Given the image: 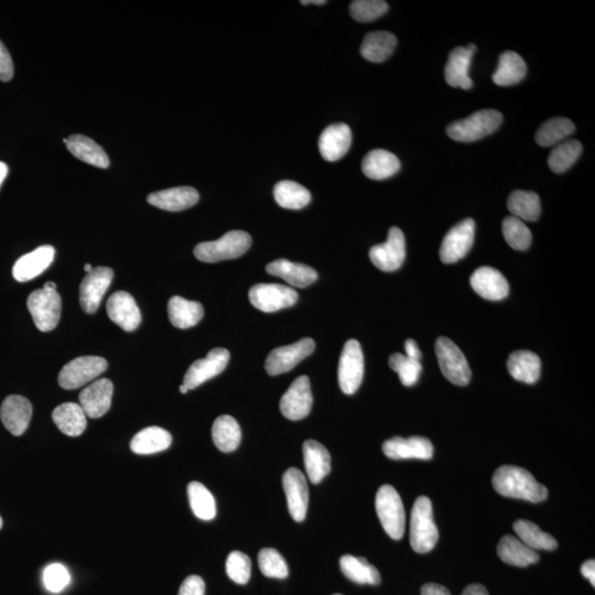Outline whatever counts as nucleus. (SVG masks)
<instances>
[{
    "instance_id": "26",
    "label": "nucleus",
    "mask_w": 595,
    "mask_h": 595,
    "mask_svg": "<svg viewBox=\"0 0 595 595\" xmlns=\"http://www.w3.org/2000/svg\"><path fill=\"white\" fill-rule=\"evenodd\" d=\"M199 192L191 186L172 187L149 194L147 201L149 204L158 209L179 212L199 202Z\"/></svg>"
},
{
    "instance_id": "33",
    "label": "nucleus",
    "mask_w": 595,
    "mask_h": 595,
    "mask_svg": "<svg viewBox=\"0 0 595 595\" xmlns=\"http://www.w3.org/2000/svg\"><path fill=\"white\" fill-rule=\"evenodd\" d=\"M498 555L505 564L521 566V568L536 564L541 559L536 550H533L532 548L527 547L518 538L512 535H506L500 540Z\"/></svg>"
},
{
    "instance_id": "16",
    "label": "nucleus",
    "mask_w": 595,
    "mask_h": 595,
    "mask_svg": "<svg viewBox=\"0 0 595 595\" xmlns=\"http://www.w3.org/2000/svg\"><path fill=\"white\" fill-rule=\"evenodd\" d=\"M229 360L227 350L218 348L210 351L205 359L195 360L191 365L184 379V385L187 390L202 385L209 379L218 376L227 368Z\"/></svg>"
},
{
    "instance_id": "62",
    "label": "nucleus",
    "mask_w": 595,
    "mask_h": 595,
    "mask_svg": "<svg viewBox=\"0 0 595 595\" xmlns=\"http://www.w3.org/2000/svg\"><path fill=\"white\" fill-rule=\"evenodd\" d=\"M187 392H189V390H187V388L185 385L180 386V393H186Z\"/></svg>"
},
{
    "instance_id": "60",
    "label": "nucleus",
    "mask_w": 595,
    "mask_h": 595,
    "mask_svg": "<svg viewBox=\"0 0 595 595\" xmlns=\"http://www.w3.org/2000/svg\"><path fill=\"white\" fill-rule=\"evenodd\" d=\"M44 289L48 290V292H56V285L53 281H49V283L45 284Z\"/></svg>"
},
{
    "instance_id": "4",
    "label": "nucleus",
    "mask_w": 595,
    "mask_h": 595,
    "mask_svg": "<svg viewBox=\"0 0 595 595\" xmlns=\"http://www.w3.org/2000/svg\"><path fill=\"white\" fill-rule=\"evenodd\" d=\"M252 237L243 231H232L225 234L219 240L203 242L194 248L196 259L203 262H218L236 260L250 250Z\"/></svg>"
},
{
    "instance_id": "14",
    "label": "nucleus",
    "mask_w": 595,
    "mask_h": 595,
    "mask_svg": "<svg viewBox=\"0 0 595 595\" xmlns=\"http://www.w3.org/2000/svg\"><path fill=\"white\" fill-rule=\"evenodd\" d=\"M406 257V242L401 228L392 227L387 241L375 245L369 251V259L378 269L393 271L400 269Z\"/></svg>"
},
{
    "instance_id": "43",
    "label": "nucleus",
    "mask_w": 595,
    "mask_h": 595,
    "mask_svg": "<svg viewBox=\"0 0 595 595\" xmlns=\"http://www.w3.org/2000/svg\"><path fill=\"white\" fill-rule=\"evenodd\" d=\"M575 130V126L568 119L564 117H557L547 120L541 126V128L536 133V143L541 147L557 146L564 143L570 135H573Z\"/></svg>"
},
{
    "instance_id": "25",
    "label": "nucleus",
    "mask_w": 595,
    "mask_h": 595,
    "mask_svg": "<svg viewBox=\"0 0 595 595\" xmlns=\"http://www.w3.org/2000/svg\"><path fill=\"white\" fill-rule=\"evenodd\" d=\"M476 45H470L467 48L458 46L449 55L444 77L450 87H460L462 90H470L473 82L468 77L473 54L475 53Z\"/></svg>"
},
{
    "instance_id": "13",
    "label": "nucleus",
    "mask_w": 595,
    "mask_h": 595,
    "mask_svg": "<svg viewBox=\"0 0 595 595\" xmlns=\"http://www.w3.org/2000/svg\"><path fill=\"white\" fill-rule=\"evenodd\" d=\"M112 277L114 271L109 267H96L84 277L79 285V303L87 315H94L98 310Z\"/></svg>"
},
{
    "instance_id": "3",
    "label": "nucleus",
    "mask_w": 595,
    "mask_h": 595,
    "mask_svg": "<svg viewBox=\"0 0 595 595\" xmlns=\"http://www.w3.org/2000/svg\"><path fill=\"white\" fill-rule=\"evenodd\" d=\"M503 115L495 110H482L467 119L454 121L447 128L449 137L460 143H473L498 130Z\"/></svg>"
},
{
    "instance_id": "15",
    "label": "nucleus",
    "mask_w": 595,
    "mask_h": 595,
    "mask_svg": "<svg viewBox=\"0 0 595 595\" xmlns=\"http://www.w3.org/2000/svg\"><path fill=\"white\" fill-rule=\"evenodd\" d=\"M313 396L310 379L300 376L292 384L280 401V411L285 418L293 421L306 418L312 409Z\"/></svg>"
},
{
    "instance_id": "31",
    "label": "nucleus",
    "mask_w": 595,
    "mask_h": 595,
    "mask_svg": "<svg viewBox=\"0 0 595 595\" xmlns=\"http://www.w3.org/2000/svg\"><path fill=\"white\" fill-rule=\"evenodd\" d=\"M168 315L173 326L178 329H189L202 320L204 309L200 302L176 296L168 303Z\"/></svg>"
},
{
    "instance_id": "23",
    "label": "nucleus",
    "mask_w": 595,
    "mask_h": 595,
    "mask_svg": "<svg viewBox=\"0 0 595 595\" xmlns=\"http://www.w3.org/2000/svg\"><path fill=\"white\" fill-rule=\"evenodd\" d=\"M55 256L54 246L44 245L28 252L16 261L12 267V276L19 283H26L37 277L49 269Z\"/></svg>"
},
{
    "instance_id": "5",
    "label": "nucleus",
    "mask_w": 595,
    "mask_h": 595,
    "mask_svg": "<svg viewBox=\"0 0 595 595\" xmlns=\"http://www.w3.org/2000/svg\"><path fill=\"white\" fill-rule=\"evenodd\" d=\"M375 504L384 531L392 540H401L405 533L406 514L401 495L392 485H383L377 492Z\"/></svg>"
},
{
    "instance_id": "21",
    "label": "nucleus",
    "mask_w": 595,
    "mask_h": 595,
    "mask_svg": "<svg viewBox=\"0 0 595 595\" xmlns=\"http://www.w3.org/2000/svg\"><path fill=\"white\" fill-rule=\"evenodd\" d=\"M31 417V402L21 395L8 396L0 407V419L3 425L9 433L17 437L26 433Z\"/></svg>"
},
{
    "instance_id": "40",
    "label": "nucleus",
    "mask_w": 595,
    "mask_h": 595,
    "mask_svg": "<svg viewBox=\"0 0 595 595\" xmlns=\"http://www.w3.org/2000/svg\"><path fill=\"white\" fill-rule=\"evenodd\" d=\"M342 573L359 584L378 585L382 578L379 571L365 558L345 555L340 560Z\"/></svg>"
},
{
    "instance_id": "22",
    "label": "nucleus",
    "mask_w": 595,
    "mask_h": 595,
    "mask_svg": "<svg viewBox=\"0 0 595 595\" xmlns=\"http://www.w3.org/2000/svg\"><path fill=\"white\" fill-rule=\"evenodd\" d=\"M352 144V131L343 123L327 126L318 139V149L325 161L335 162L348 153Z\"/></svg>"
},
{
    "instance_id": "34",
    "label": "nucleus",
    "mask_w": 595,
    "mask_h": 595,
    "mask_svg": "<svg viewBox=\"0 0 595 595\" xmlns=\"http://www.w3.org/2000/svg\"><path fill=\"white\" fill-rule=\"evenodd\" d=\"M508 368L516 381L535 384L541 377V362L538 355L531 351H516L510 354Z\"/></svg>"
},
{
    "instance_id": "46",
    "label": "nucleus",
    "mask_w": 595,
    "mask_h": 595,
    "mask_svg": "<svg viewBox=\"0 0 595 595\" xmlns=\"http://www.w3.org/2000/svg\"><path fill=\"white\" fill-rule=\"evenodd\" d=\"M503 236L508 245L516 251H526L532 244V232L521 219L513 215L504 219Z\"/></svg>"
},
{
    "instance_id": "2",
    "label": "nucleus",
    "mask_w": 595,
    "mask_h": 595,
    "mask_svg": "<svg viewBox=\"0 0 595 595\" xmlns=\"http://www.w3.org/2000/svg\"><path fill=\"white\" fill-rule=\"evenodd\" d=\"M439 540L437 525L434 521L433 503L427 496L417 499L410 519V545L418 554H427Z\"/></svg>"
},
{
    "instance_id": "20",
    "label": "nucleus",
    "mask_w": 595,
    "mask_h": 595,
    "mask_svg": "<svg viewBox=\"0 0 595 595\" xmlns=\"http://www.w3.org/2000/svg\"><path fill=\"white\" fill-rule=\"evenodd\" d=\"M106 309L111 320L126 332L135 331L142 322V313L134 297L128 293H112Z\"/></svg>"
},
{
    "instance_id": "24",
    "label": "nucleus",
    "mask_w": 595,
    "mask_h": 595,
    "mask_svg": "<svg viewBox=\"0 0 595 595\" xmlns=\"http://www.w3.org/2000/svg\"><path fill=\"white\" fill-rule=\"evenodd\" d=\"M470 284L479 296L492 302H499L508 297L509 293L508 280L492 267L477 269L471 276Z\"/></svg>"
},
{
    "instance_id": "50",
    "label": "nucleus",
    "mask_w": 595,
    "mask_h": 595,
    "mask_svg": "<svg viewBox=\"0 0 595 595\" xmlns=\"http://www.w3.org/2000/svg\"><path fill=\"white\" fill-rule=\"evenodd\" d=\"M227 574L237 584H246L251 579L252 561L241 551H233L227 557Z\"/></svg>"
},
{
    "instance_id": "1",
    "label": "nucleus",
    "mask_w": 595,
    "mask_h": 595,
    "mask_svg": "<svg viewBox=\"0 0 595 595\" xmlns=\"http://www.w3.org/2000/svg\"><path fill=\"white\" fill-rule=\"evenodd\" d=\"M492 482L495 491L506 498L525 500L532 503H541L548 498L547 487L536 481L531 472L519 467H499Z\"/></svg>"
},
{
    "instance_id": "8",
    "label": "nucleus",
    "mask_w": 595,
    "mask_h": 595,
    "mask_svg": "<svg viewBox=\"0 0 595 595\" xmlns=\"http://www.w3.org/2000/svg\"><path fill=\"white\" fill-rule=\"evenodd\" d=\"M27 306L37 330L50 332L58 326L62 308L58 293L37 289L28 298Z\"/></svg>"
},
{
    "instance_id": "39",
    "label": "nucleus",
    "mask_w": 595,
    "mask_h": 595,
    "mask_svg": "<svg viewBox=\"0 0 595 595\" xmlns=\"http://www.w3.org/2000/svg\"><path fill=\"white\" fill-rule=\"evenodd\" d=\"M508 208L513 217L535 222L541 217V199L535 192L516 190L508 196Z\"/></svg>"
},
{
    "instance_id": "54",
    "label": "nucleus",
    "mask_w": 595,
    "mask_h": 595,
    "mask_svg": "<svg viewBox=\"0 0 595 595\" xmlns=\"http://www.w3.org/2000/svg\"><path fill=\"white\" fill-rule=\"evenodd\" d=\"M421 595H451L443 585L437 583H427L421 588Z\"/></svg>"
},
{
    "instance_id": "35",
    "label": "nucleus",
    "mask_w": 595,
    "mask_h": 595,
    "mask_svg": "<svg viewBox=\"0 0 595 595\" xmlns=\"http://www.w3.org/2000/svg\"><path fill=\"white\" fill-rule=\"evenodd\" d=\"M397 45V37L388 31L369 32L360 45V54L373 63H381L390 58Z\"/></svg>"
},
{
    "instance_id": "42",
    "label": "nucleus",
    "mask_w": 595,
    "mask_h": 595,
    "mask_svg": "<svg viewBox=\"0 0 595 595\" xmlns=\"http://www.w3.org/2000/svg\"><path fill=\"white\" fill-rule=\"evenodd\" d=\"M276 202L284 209L300 210L310 203L311 194L294 181L284 180L274 187Z\"/></svg>"
},
{
    "instance_id": "28",
    "label": "nucleus",
    "mask_w": 595,
    "mask_h": 595,
    "mask_svg": "<svg viewBox=\"0 0 595 595\" xmlns=\"http://www.w3.org/2000/svg\"><path fill=\"white\" fill-rule=\"evenodd\" d=\"M303 459L311 483L318 484L331 472V456L325 446L316 440L303 443Z\"/></svg>"
},
{
    "instance_id": "38",
    "label": "nucleus",
    "mask_w": 595,
    "mask_h": 595,
    "mask_svg": "<svg viewBox=\"0 0 595 595\" xmlns=\"http://www.w3.org/2000/svg\"><path fill=\"white\" fill-rule=\"evenodd\" d=\"M212 438L215 447L222 452L236 451L242 440L240 425L231 416L219 417L213 424Z\"/></svg>"
},
{
    "instance_id": "48",
    "label": "nucleus",
    "mask_w": 595,
    "mask_h": 595,
    "mask_svg": "<svg viewBox=\"0 0 595 595\" xmlns=\"http://www.w3.org/2000/svg\"><path fill=\"white\" fill-rule=\"evenodd\" d=\"M390 367L393 372L400 375L402 385L407 387L414 386L418 382L421 371H423L419 360L411 359L401 353L391 356Z\"/></svg>"
},
{
    "instance_id": "55",
    "label": "nucleus",
    "mask_w": 595,
    "mask_h": 595,
    "mask_svg": "<svg viewBox=\"0 0 595 595\" xmlns=\"http://www.w3.org/2000/svg\"><path fill=\"white\" fill-rule=\"evenodd\" d=\"M405 350L406 356L411 359L419 360L421 359V352L418 344L416 343L415 340H407L405 342Z\"/></svg>"
},
{
    "instance_id": "6",
    "label": "nucleus",
    "mask_w": 595,
    "mask_h": 595,
    "mask_svg": "<svg viewBox=\"0 0 595 595\" xmlns=\"http://www.w3.org/2000/svg\"><path fill=\"white\" fill-rule=\"evenodd\" d=\"M440 369L448 381L458 386H467L471 381V368L465 354L448 337H439L435 342Z\"/></svg>"
},
{
    "instance_id": "29",
    "label": "nucleus",
    "mask_w": 595,
    "mask_h": 595,
    "mask_svg": "<svg viewBox=\"0 0 595 595\" xmlns=\"http://www.w3.org/2000/svg\"><path fill=\"white\" fill-rule=\"evenodd\" d=\"M63 143L67 144L69 152L79 161L97 168L110 167V159L105 150L87 136L72 135L68 139H63Z\"/></svg>"
},
{
    "instance_id": "64",
    "label": "nucleus",
    "mask_w": 595,
    "mask_h": 595,
    "mask_svg": "<svg viewBox=\"0 0 595 595\" xmlns=\"http://www.w3.org/2000/svg\"><path fill=\"white\" fill-rule=\"evenodd\" d=\"M335 595H342V594H335Z\"/></svg>"
},
{
    "instance_id": "61",
    "label": "nucleus",
    "mask_w": 595,
    "mask_h": 595,
    "mask_svg": "<svg viewBox=\"0 0 595 595\" xmlns=\"http://www.w3.org/2000/svg\"><path fill=\"white\" fill-rule=\"evenodd\" d=\"M92 269H93V267H92L91 264H87L86 266H84V270H86L87 274L90 273V271Z\"/></svg>"
},
{
    "instance_id": "37",
    "label": "nucleus",
    "mask_w": 595,
    "mask_h": 595,
    "mask_svg": "<svg viewBox=\"0 0 595 595\" xmlns=\"http://www.w3.org/2000/svg\"><path fill=\"white\" fill-rule=\"evenodd\" d=\"M527 65L522 56L513 51H506L500 56L499 67L493 74V81L499 87H510L526 77Z\"/></svg>"
},
{
    "instance_id": "18",
    "label": "nucleus",
    "mask_w": 595,
    "mask_h": 595,
    "mask_svg": "<svg viewBox=\"0 0 595 595\" xmlns=\"http://www.w3.org/2000/svg\"><path fill=\"white\" fill-rule=\"evenodd\" d=\"M114 386L110 379L102 378L84 388L79 393V405L86 412L87 417L92 419L101 418L112 406V397Z\"/></svg>"
},
{
    "instance_id": "47",
    "label": "nucleus",
    "mask_w": 595,
    "mask_h": 595,
    "mask_svg": "<svg viewBox=\"0 0 595 595\" xmlns=\"http://www.w3.org/2000/svg\"><path fill=\"white\" fill-rule=\"evenodd\" d=\"M259 565L262 574L269 578L285 579L289 575L287 562L273 548H264L260 551Z\"/></svg>"
},
{
    "instance_id": "57",
    "label": "nucleus",
    "mask_w": 595,
    "mask_h": 595,
    "mask_svg": "<svg viewBox=\"0 0 595 595\" xmlns=\"http://www.w3.org/2000/svg\"><path fill=\"white\" fill-rule=\"evenodd\" d=\"M461 595H490L486 588L482 584H471L468 585Z\"/></svg>"
},
{
    "instance_id": "59",
    "label": "nucleus",
    "mask_w": 595,
    "mask_h": 595,
    "mask_svg": "<svg viewBox=\"0 0 595 595\" xmlns=\"http://www.w3.org/2000/svg\"><path fill=\"white\" fill-rule=\"evenodd\" d=\"M302 4H326V0H302V2H300Z\"/></svg>"
},
{
    "instance_id": "51",
    "label": "nucleus",
    "mask_w": 595,
    "mask_h": 595,
    "mask_svg": "<svg viewBox=\"0 0 595 595\" xmlns=\"http://www.w3.org/2000/svg\"><path fill=\"white\" fill-rule=\"evenodd\" d=\"M44 583L45 588L51 592L62 591L70 583V574L67 568L60 564L46 566L44 573Z\"/></svg>"
},
{
    "instance_id": "30",
    "label": "nucleus",
    "mask_w": 595,
    "mask_h": 595,
    "mask_svg": "<svg viewBox=\"0 0 595 595\" xmlns=\"http://www.w3.org/2000/svg\"><path fill=\"white\" fill-rule=\"evenodd\" d=\"M401 169V161L395 154L384 149H375L363 159L364 175L372 180H384L396 175Z\"/></svg>"
},
{
    "instance_id": "19",
    "label": "nucleus",
    "mask_w": 595,
    "mask_h": 595,
    "mask_svg": "<svg viewBox=\"0 0 595 595\" xmlns=\"http://www.w3.org/2000/svg\"><path fill=\"white\" fill-rule=\"evenodd\" d=\"M383 452L392 460H406V459L430 460L434 456V446L429 439L424 437L407 439L395 437L384 442Z\"/></svg>"
},
{
    "instance_id": "10",
    "label": "nucleus",
    "mask_w": 595,
    "mask_h": 595,
    "mask_svg": "<svg viewBox=\"0 0 595 595\" xmlns=\"http://www.w3.org/2000/svg\"><path fill=\"white\" fill-rule=\"evenodd\" d=\"M296 290L279 284H259L250 290V302L256 309L273 313L293 307L298 302Z\"/></svg>"
},
{
    "instance_id": "58",
    "label": "nucleus",
    "mask_w": 595,
    "mask_h": 595,
    "mask_svg": "<svg viewBox=\"0 0 595 595\" xmlns=\"http://www.w3.org/2000/svg\"><path fill=\"white\" fill-rule=\"evenodd\" d=\"M8 175V166L6 163L0 161V186L4 184V179Z\"/></svg>"
},
{
    "instance_id": "12",
    "label": "nucleus",
    "mask_w": 595,
    "mask_h": 595,
    "mask_svg": "<svg viewBox=\"0 0 595 595\" xmlns=\"http://www.w3.org/2000/svg\"><path fill=\"white\" fill-rule=\"evenodd\" d=\"M475 237V223L467 219L450 229L440 247V259L444 264H453L465 259L471 251Z\"/></svg>"
},
{
    "instance_id": "7",
    "label": "nucleus",
    "mask_w": 595,
    "mask_h": 595,
    "mask_svg": "<svg viewBox=\"0 0 595 595\" xmlns=\"http://www.w3.org/2000/svg\"><path fill=\"white\" fill-rule=\"evenodd\" d=\"M109 367L100 356H81L64 365L59 374L60 386L64 390H77L87 385L104 373Z\"/></svg>"
},
{
    "instance_id": "49",
    "label": "nucleus",
    "mask_w": 595,
    "mask_h": 595,
    "mask_svg": "<svg viewBox=\"0 0 595 595\" xmlns=\"http://www.w3.org/2000/svg\"><path fill=\"white\" fill-rule=\"evenodd\" d=\"M388 4L383 0H355L350 4V12L356 21L371 22L385 15Z\"/></svg>"
},
{
    "instance_id": "44",
    "label": "nucleus",
    "mask_w": 595,
    "mask_h": 595,
    "mask_svg": "<svg viewBox=\"0 0 595 595\" xmlns=\"http://www.w3.org/2000/svg\"><path fill=\"white\" fill-rule=\"evenodd\" d=\"M192 512L202 521H212L217 516V503L214 496L200 482H191L187 486Z\"/></svg>"
},
{
    "instance_id": "17",
    "label": "nucleus",
    "mask_w": 595,
    "mask_h": 595,
    "mask_svg": "<svg viewBox=\"0 0 595 595\" xmlns=\"http://www.w3.org/2000/svg\"><path fill=\"white\" fill-rule=\"evenodd\" d=\"M285 494L287 496L289 513L293 521L303 522L307 516L309 489L306 476L296 467L289 468L283 476Z\"/></svg>"
},
{
    "instance_id": "11",
    "label": "nucleus",
    "mask_w": 595,
    "mask_h": 595,
    "mask_svg": "<svg viewBox=\"0 0 595 595\" xmlns=\"http://www.w3.org/2000/svg\"><path fill=\"white\" fill-rule=\"evenodd\" d=\"M315 349V341L310 337H304L292 345L275 349L267 356L266 372L270 376H277V375L292 371L298 363L310 356Z\"/></svg>"
},
{
    "instance_id": "45",
    "label": "nucleus",
    "mask_w": 595,
    "mask_h": 595,
    "mask_svg": "<svg viewBox=\"0 0 595 595\" xmlns=\"http://www.w3.org/2000/svg\"><path fill=\"white\" fill-rule=\"evenodd\" d=\"M583 153V145L578 140H566L557 145L548 158V165L556 173H564L578 161Z\"/></svg>"
},
{
    "instance_id": "56",
    "label": "nucleus",
    "mask_w": 595,
    "mask_h": 595,
    "mask_svg": "<svg viewBox=\"0 0 595 595\" xmlns=\"http://www.w3.org/2000/svg\"><path fill=\"white\" fill-rule=\"evenodd\" d=\"M581 574L595 587V561L593 559L584 562L581 566Z\"/></svg>"
},
{
    "instance_id": "63",
    "label": "nucleus",
    "mask_w": 595,
    "mask_h": 595,
    "mask_svg": "<svg viewBox=\"0 0 595 595\" xmlns=\"http://www.w3.org/2000/svg\"><path fill=\"white\" fill-rule=\"evenodd\" d=\"M2 527H3V518L2 516H0V529H2Z\"/></svg>"
},
{
    "instance_id": "9",
    "label": "nucleus",
    "mask_w": 595,
    "mask_h": 595,
    "mask_svg": "<svg viewBox=\"0 0 595 595\" xmlns=\"http://www.w3.org/2000/svg\"><path fill=\"white\" fill-rule=\"evenodd\" d=\"M364 355L359 341L349 340L342 351L339 364V384L342 392L353 395L362 384Z\"/></svg>"
},
{
    "instance_id": "41",
    "label": "nucleus",
    "mask_w": 595,
    "mask_h": 595,
    "mask_svg": "<svg viewBox=\"0 0 595 595\" xmlns=\"http://www.w3.org/2000/svg\"><path fill=\"white\" fill-rule=\"evenodd\" d=\"M514 531L517 533L518 540L533 550H555L558 542L550 533H543L536 524L519 519L514 523Z\"/></svg>"
},
{
    "instance_id": "52",
    "label": "nucleus",
    "mask_w": 595,
    "mask_h": 595,
    "mask_svg": "<svg viewBox=\"0 0 595 595\" xmlns=\"http://www.w3.org/2000/svg\"><path fill=\"white\" fill-rule=\"evenodd\" d=\"M205 583L204 580L199 575H190L184 583L181 584L179 594L178 595H204Z\"/></svg>"
},
{
    "instance_id": "27",
    "label": "nucleus",
    "mask_w": 595,
    "mask_h": 595,
    "mask_svg": "<svg viewBox=\"0 0 595 595\" xmlns=\"http://www.w3.org/2000/svg\"><path fill=\"white\" fill-rule=\"evenodd\" d=\"M267 273L283 278L296 288H307L318 279L317 271L311 267L287 260H277L266 267Z\"/></svg>"
},
{
    "instance_id": "32",
    "label": "nucleus",
    "mask_w": 595,
    "mask_h": 595,
    "mask_svg": "<svg viewBox=\"0 0 595 595\" xmlns=\"http://www.w3.org/2000/svg\"><path fill=\"white\" fill-rule=\"evenodd\" d=\"M53 419L61 433L69 437H79L86 431L87 426L86 412L81 405L75 402H64L56 407L53 412Z\"/></svg>"
},
{
    "instance_id": "36",
    "label": "nucleus",
    "mask_w": 595,
    "mask_h": 595,
    "mask_svg": "<svg viewBox=\"0 0 595 595\" xmlns=\"http://www.w3.org/2000/svg\"><path fill=\"white\" fill-rule=\"evenodd\" d=\"M172 437L167 430L159 427H148L139 431L130 442V449L136 454H153L165 451L171 446Z\"/></svg>"
},
{
    "instance_id": "53",
    "label": "nucleus",
    "mask_w": 595,
    "mask_h": 595,
    "mask_svg": "<svg viewBox=\"0 0 595 595\" xmlns=\"http://www.w3.org/2000/svg\"><path fill=\"white\" fill-rule=\"evenodd\" d=\"M13 77V63L6 46L0 41V81L8 82Z\"/></svg>"
}]
</instances>
